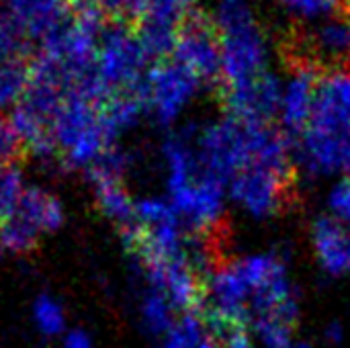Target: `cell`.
Instances as JSON below:
<instances>
[{"label": "cell", "mask_w": 350, "mask_h": 348, "mask_svg": "<svg viewBox=\"0 0 350 348\" xmlns=\"http://www.w3.org/2000/svg\"><path fill=\"white\" fill-rule=\"evenodd\" d=\"M174 62L191 70L203 84L215 82L221 76V33L205 10H193L178 31Z\"/></svg>", "instance_id": "ba28073f"}, {"label": "cell", "mask_w": 350, "mask_h": 348, "mask_svg": "<svg viewBox=\"0 0 350 348\" xmlns=\"http://www.w3.org/2000/svg\"><path fill=\"white\" fill-rule=\"evenodd\" d=\"M27 37L18 31V27L8 18H0V64L2 62H25Z\"/></svg>", "instance_id": "d6986e66"}, {"label": "cell", "mask_w": 350, "mask_h": 348, "mask_svg": "<svg viewBox=\"0 0 350 348\" xmlns=\"http://www.w3.org/2000/svg\"><path fill=\"white\" fill-rule=\"evenodd\" d=\"M193 0H150L139 18V39L150 57L172 53L176 37L189 14Z\"/></svg>", "instance_id": "8fae6325"}, {"label": "cell", "mask_w": 350, "mask_h": 348, "mask_svg": "<svg viewBox=\"0 0 350 348\" xmlns=\"http://www.w3.org/2000/svg\"><path fill=\"white\" fill-rule=\"evenodd\" d=\"M330 205L340 219L350 222V174L332 191Z\"/></svg>", "instance_id": "603a6c76"}, {"label": "cell", "mask_w": 350, "mask_h": 348, "mask_svg": "<svg viewBox=\"0 0 350 348\" xmlns=\"http://www.w3.org/2000/svg\"><path fill=\"white\" fill-rule=\"evenodd\" d=\"M150 0H100V6L107 16L125 25L129 21L142 18Z\"/></svg>", "instance_id": "44dd1931"}, {"label": "cell", "mask_w": 350, "mask_h": 348, "mask_svg": "<svg viewBox=\"0 0 350 348\" xmlns=\"http://www.w3.org/2000/svg\"><path fill=\"white\" fill-rule=\"evenodd\" d=\"M27 187V176L14 164L0 170V219L18 203Z\"/></svg>", "instance_id": "ac0fdd59"}, {"label": "cell", "mask_w": 350, "mask_h": 348, "mask_svg": "<svg viewBox=\"0 0 350 348\" xmlns=\"http://www.w3.org/2000/svg\"><path fill=\"white\" fill-rule=\"evenodd\" d=\"M215 23L221 33L219 86H236L267 72V37L244 0L224 2Z\"/></svg>", "instance_id": "3957f363"}, {"label": "cell", "mask_w": 350, "mask_h": 348, "mask_svg": "<svg viewBox=\"0 0 350 348\" xmlns=\"http://www.w3.org/2000/svg\"><path fill=\"white\" fill-rule=\"evenodd\" d=\"M64 222L62 201L47 189L29 183L18 203L0 219V246L12 254H25L43 236L57 232Z\"/></svg>", "instance_id": "8992f818"}, {"label": "cell", "mask_w": 350, "mask_h": 348, "mask_svg": "<svg viewBox=\"0 0 350 348\" xmlns=\"http://www.w3.org/2000/svg\"><path fill=\"white\" fill-rule=\"evenodd\" d=\"M150 70V55L133 29L121 23L105 29L96 49L94 72L109 96L142 92Z\"/></svg>", "instance_id": "5b68a950"}, {"label": "cell", "mask_w": 350, "mask_h": 348, "mask_svg": "<svg viewBox=\"0 0 350 348\" xmlns=\"http://www.w3.org/2000/svg\"><path fill=\"white\" fill-rule=\"evenodd\" d=\"M219 348H254L248 328H230L219 332Z\"/></svg>", "instance_id": "cb8c5ba5"}, {"label": "cell", "mask_w": 350, "mask_h": 348, "mask_svg": "<svg viewBox=\"0 0 350 348\" xmlns=\"http://www.w3.org/2000/svg\"><path fill=\"white\" fill-rule=\"evenodd\" d=\"M62 348H94L92 336L82 328H68L66 334L59 338Z\"/></svg>", "instance_id": "d4e9b609"}, {"label": "cell", "mask_w": 350, "mask_h": 348, "mask_svg": "<svg viewBox=\"0 0 350 348\" xmlns=\"http://www.w3.org/2000/svg\"><path fill=\"white\" fill-rule=\"evenodd\" d=\"M31 320L35 330L45 338H62L68 330L66 310L62 302L49 293H41L35 297L31 306Z\"/></svg>", "instance_id": "e0dca14e"}, {"label": "cell", "mask_w": 350, "mask_h": 348, "mask_svg": "<svg viewBox=\"0 0 350 348\" xmlns=\"http://www.w3.org/2000/svg\"><path fill=\"white\" fill-rule=\"evenodd\" d=\"M347 21H349V23H350V8H349V16H347Z\"/></svg>", "instance_id": "f1b7e54d"}, {"label": "cell", "mask_w": 350, "mask_h": 348, "mask_svg": "<svg viewBox=\"0 0 350 348\" xmlns=\"http://www.w3.org/2000/svg\"><path fill=\"white\" fill-rule=\"evenodd\" d=\"M324 74L320 72H295L291 74V82L285 88L283 94V125H285V133L289 135V139H299L312 119V111H314V101H316V88L318 82Z\"/></svg>", "instance_id": "4fadbf2b"}, {"label": "cell", "mask_w": 350, "mask_h": 348, "mask_svg": "<svg viewBox=\"0 0 350 348\" xmlns=\"http://www.w3.org/2000/svg\"><path fill=\"white\" fill-rule=\"evenodd\" d=\"M232 199L256 217L289 211L297 203V172L291 154L252 158L228 183Z\"/></svg>", "instance_id": "277c9868"}, {"label": "cell", "mask_w": 350, "mask_h": 348, "mask_svg": "<svg viewBox=\"0 0 350 348\" xmlns=\"http://www.w3.org/2000/svg\"><path fill=\"white\" fill-rule=\"evenodd\" d=\"M221 103L232 119L248 123H273L283 103L281 82L275 74L265 72L248 82L221 88Z\"/></svg>", "instance_id": "30bf717a"}, {"label": "cell", "mask_w": 350, "mask_h": 348, "mask_svg": "<svg viewBox=\"0 0 350 348\" xmlns=\"http://www.w3.org/2000/svg\"><path fill=\"white\" fill-rule=\"evenodd\" d=\"M6 0H0V12H2V4H4ZM0 18H2V14H0Z\"/></svg>", "instance_id": "4316f807"}, {"label": "cell", "mask_w": 350, "mask_h": 348, "mask_svg": "<svg viewBox=\"0 0 350 348\" xmlns=\"http://www.w3.org/2000/svg\"><path fill=\"white\" fill-rule=\"evenodd\" d=\"M289 348H308V347H304V345H299V347H289Z\"/></svg>", "instance_id": "83f0119b"}, {"label": "cell", "mask_w": 350, "mask_h": 348, "mask_svg": "<svg viewBox=\"0 0 350 348\" xmlns=\"http://www.w3.org/2000/svg\"><path fill=\"white\" fill-rule=\"evenodd\" d=\"M125 154L119 148H115L96 166L88 170V178L100 213L107 219L119 224L123 232L129 230L133 224V211L137 201L129 195L125 187Z\"/></svg>", "instance_id": "9c48e42d"}, {"label": "cell", "mask_w": 350, "mask_h": 348, "mask_svg": "<svg viewBox=\"0 0 350 348\" xmlns=\"http://www.w3.org/2000/svg\"><path fill=\"white\" fill-rule=\"evenodd\" d=\"M6 8L25 37L45 39L68 18L70 0H6Z\"/></svg>", "instance_id": "7c38bea8"}, {"label": "cell", "mask_w": 350, "mask_h": 348, "mask_svg": "<svg viewBox=\"0 0 350 348\" xmlns=\"http://www.w3.org/2000/svg\"><path fill=\"white\" fill-rule=\"evenodd\" d=\"M160 348H219V334L209 318L199 312L183 314L158 338Z\"/></svg>", "instance_id": "9a60e30c"}, {"label": "cell", "mask_w": 350, "mask_h": 348, "mask_svg": "<svg viewBox=\"0 0 350 348\" xmlns=\"http://www.w3.org/2000/svg\"><path fill=\"white\" fill-rule=\"evenodd\" d=\"M23 150V144L10 123V119L0 117V170L12 166V160Z\"/></svg>", "instance_id": "7402d4cb"}, {"label": "cell", "mask_w": 350, "mask_h": 348, "mask_svg": "<svg viewBox=\"0 0 350 348\" xmlns=\"http://www.w3.org/2000/svg\"><path fill=\"white\" fill-rule=\"evenodd\" d=\"M279 2L304 18H320V16L342 18L336 0H279Z\"/></svg>", "instance_id": "ffe728a7"}, {"label": "cell", "mask_w": 350, "mask_h": 348, "mask_svg": "<svg viewBox=\"0 0 350 348\" xmlns=\"http://www.w3.org/2000/svg\"><path fill=\"white\" fill-rule=\"evenodd\" d=\"M314 248L322 267L332 275L350 271V232L336 217L322 215L314 224Z\"/></svg>", "instance_id": "5bb4252c"}, {"label": "cell", "mask_w": 350, "mask_h": 348, "mask_svg": "<svg viewBox=\"0 0 350 348\" xmlns=\"http://www.w3.org/2000/svg\"><path fill=\"white\" fill-rule=\"evenodd\" d=\"M105 101L98 94L74 92L53 115V154L68 168L88 172L117 148L119 137L105 117Z\"/></svg>", "instance_id": "7a4b0ae2"}, {"label": "cell", "mask_w": 350, "mask_h": 348, "mask_svg": "<svg viewBox=\"0 0 350 348\" xmlns=\"http://www.w3.org/2000/svg\"><path fill=\"white\" fill-rule=\"evenodd\" d=\"M0 254H2V246H0Z\"/></svg>", "instance_id": "4dcf8cb0"}, {"label": "cell", "mask_w": 350, "mask_h": 348, "mask_svg": "<svg viewBox=\"0 0 350 348\" xmlns=\"http://www.w3.org/2000/svg\"><path fill=\"white\" fill-rule=\"evenodd\" d=\"M137 312H139V322L146 328V332L156 338H160L176 322V318L183 316L170 306L168 299H164L162 295H158L150 289L142 291Z\"/></svg>", "instance_id": "2e32d148"}, {"label": "cell", "mask_w": 350, "mask_h": 348, "mask_svg": "<svg viewBox=\"0 0 350 348\" xmlns=\"http://www.w3.org/2000/svg\"><path fill=\"white\" fill-rule=\"evenodd\" d=\"M201 84L191 70L174 59H164L150 70L142 86V101L160 125H172L195 101Z\"/></svg>", "instance_id": "52a82bcc"}, {"label": "cell", "mask_w": 350, "mask_h": 348, "mask_svg": "<svg viewBox=\"0 0 350 348\" xmlns=\"http://www.w3.org/2000/svg\"><path fill=\"white\" fill-rule=\"evenodd\" d=\"M342 70H345V72H349V74H350V59H349V62H347V66H345Z\"/></svg>", "instance_id": "484cf974"}, {"label": "cell", "mask_w": 350, "mask_h": 348, "mask_svg": "<svg viewBox=\"0 0 350 348\" xmlns=\"http://www.w3.org/2000/svg\"><path fill=\"white\" fill-rule=\"evenodd\" d=\"M166 199L193 236L215 234L226 215V185L199 160L193 133H174L164 139Z\"/></svg>", "instance_id": "6da1fadb"}, {"label": "cell", "mask_w": 350, "mask_h": 348, "mask_svg": "<svg viewBox=\"0 0 350 348\" xmlns=\"http://www.w3.org/2000/svg\"><path fill=\"white\" fill-rule=\"evenodd\" d=\"M224 2H236V0H224Z\"/></svg>", "instance_id": "f546056e"}]
</instances>
